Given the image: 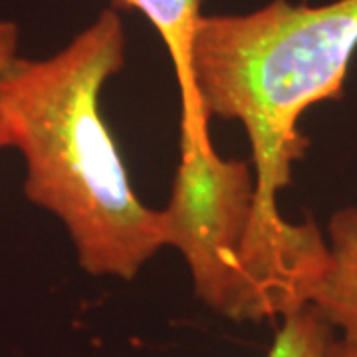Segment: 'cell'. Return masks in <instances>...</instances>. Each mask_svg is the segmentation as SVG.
<instances>
[{"label": "cell", "instance_id": "cell-1", "mask_svg": "<svg viewBox=\"0 0 357 357\" xmlns=\"http://www.w3.org/2000/svg\"><path fill=\"white\" fill-rule=\"evenodd\" d=\"M126 26L105 8L46 58L16 56L0 79L6 147L24 159L26 199L60 218L89 276L133 280L167 246L163 211L135 195L100 112L126 64Z\"/></svg>", "mask_w": 357, "mask_h": 357}, {"label": "cell", "instance_id": "cell-2", "mask_svg": "<svg viewBox=\"0 0 357 357\" xmlns=\"http://www.w3.org/2000/svg\"><path fill=\"white\" fill-rule=\"evenodd\" d=\"M357 50V0H272L248 14L201 16L192 74L206 119L243 123L250 141L256 203L280 222L278 192L307 149L298 129L307 107L340 100Z\"/></svg>", "mask_w": 357, "mask_h": 357}, {"label": "cell", "instance_id": "cell-3", "mask_svg": "<svg viewBox=\"0 0 357 357\" xmlns=\"http://www.w3.org/2000/svg\"><path fill=\"white\" fill-rule=\"evenodd\" d=\"M163 217L167 246L185 258L197 298L234 321L286 318L310 306L328 270L318 225L266 220L252 167L217 151L181 161Z\"/></svg>", "mask_w": 357, "mask_h": 357}, {"label": "cell", "instance_id": "cell-4", "mask_svg": "<svg viewBox=\"0 0 357 357\" xmlns=\"http://www.w3.org/2000/svg\"><path fill=\"white\" fill-rule=\"evenodd\" d=\"M139 10L159 32L171 56L181 93V159L215 153L192 74V46L201 20V0H115Z\"/></svg>", "mask_w": 357, "mask_h": 357}, {"label": "cell", "instance_id": "cell-5", "mask_svg": "<svg viewBox=\"0 0 357 357\" xmlns=\"http://www.w3.org/2000/svg\"><path fill=\"white\" fill-rule=\"evenodd\" d=\"M328 270L312 304L333 332L357 347V206L333 213L328 222Z\"/></svg>", "mask_w": 357, "mask_h": 357}, {"label": "cell", "instance_id": "cell-6", "mask_svg": "<svg viewBox=\"0 0 357 357\" xmlns=\"http://www.w3.org/2000/svg\"><path fill=\"white\" fill-rule=\"evenodd\" d=\"M333 337V328L316 307H300L282 318L266 357H326Z\"/></svg>", "mask_w": 357, "mask_h": 357}, {"label": "cell", "instance_id": "cell-7", "mask_svg": "<svg viewBox=\"0 0 357 357\" xmlns=\"http://www.w3.org/2000/svg\"><path fill=\"white\" fill-rule=\"evenodd\" d=\"M18 26L10 20H0V79L4 76L6 68L13 64V60L18 56ZM8 149L6 139H4V131L0 126V151Z\"/></svg>", "mask_w": 357, "mask_h": 357}, {"label": "cell", "instance_id": "cell-8", "mask_svg": "<svg viewBox=\"0 0 357 357\" xmlns=\"http://www.w3.org/2000/svg\"><path fill=\"white\" fill-rule=\"evenodd\" d=\"M326 357H357V347L356 345L347 344L342 337L335 335L333 342L330 344V349H328Z\"/></svg>", "mask_w": 357, "mask_h": 357}]
</instances>
